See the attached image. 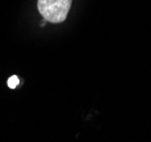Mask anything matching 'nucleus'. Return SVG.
Segmentation results:
<instances>
[{
  "instance_id": "1",
  "label": "nucleus",
  "mask_w": 151,
  "mask_h": 142,
  "mask_svg": "<svg viewBox=\"0 0 151 142\" xmlns=\"http://www.w3.org/2000/svg\"><path fill=\"white\" fill-rule=\"evenodd\" d=\"M73 0H38V9L45 21L50 23L64 22L69 13Z\"/></svg>"
},
{
  "instance_id": "2",
  "label": "nucleus",
  "mask_w": 151,
  "mask_h": 142,
  "mask_svg": "<svg viewBox=\"0 0 151 142\" xmlns=\"http://www.w3.org/2000/svg\"><path fill=\"white\" fill-rule=\"evenodd\" d=\"M7 84L10 89H15L16 86L19 84V80H18V77H17L16 75H13V76H10V77H9Z\"/></svg>"
}]
</instances>
